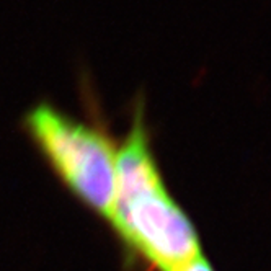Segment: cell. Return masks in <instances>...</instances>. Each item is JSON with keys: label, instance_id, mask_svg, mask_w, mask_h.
I'll list each match as a JSON object with an SVG mask.
<instances>
[{"label": "cell", "instance_id": "3", "mask_svg": "<svg viewBox=\"0 0 271 271\" xmlns=\"http://www.w3.org/2000/svg\"><path fill=\"white\" fill-rule=\"evenodd\" d=\"M172 271H214L213 267H211V263L203 257L201 255H198L196 258L190 260V262H187L185 265H182V267L175 268Z\"/></svg>", "mask_w": 271, "mask_h": 271}, {"label": "cell", "instance_id": "2", "mask_svg": "<svg viewBox=\"0 0 271 271\" xmlns=\"http://www.w3.org/2000/svg\"><path fill=\"white\" fill-rule=\"evenodd\" d=\"M27 126L75 196L103 217H111L116 150L108 136L49 105L33 108L27 116Z\"/></svg>", "mask_w": 271, "mask_h": 271}, {"label": "cell", "instance_id": "1", "mask_svg": "<svg viewBox=\"0 0 271 271\" xmlns=\"http://www.w3.org/2000/svg\"><path fill=\"white\" fill-rule=\"evenodd\" d=\"M109 220L126 244L160 271H172L201 255L191 220L168 194L160 177L140 114L116 152Z\"/></svg>", "mask_w": 271, "mask_h": 271}]
</instances>
